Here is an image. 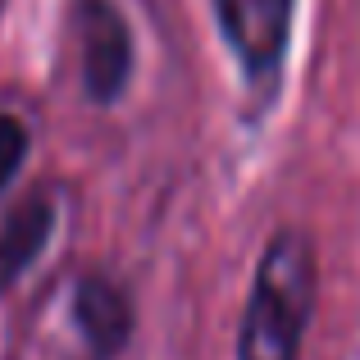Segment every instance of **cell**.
I'll return each mask as SVG.
<instances>
[{
  "label": "cell",
  "mask_w": 360,
  "mask_h": 360,
  "mask_svg": "<svg viewBox=\"0 0 360 360\" xmlns=\"http://www.w3.org/2000/svg\"><path fill=\"white\" fill-rule=\"evenodd\" d=\"M73 315H78V328L82 338L91 342L96 360H110L123 347L132 328V306L128 297L105 278H82L78 283V297H73Z\"/></svg>",
  "instance_id": "277c9868"
},
{
  "label": "cell",
  "mask_w": 360,
  "mask_h": 360,
  "mask_svg": "<svg viewBox=\"0 0 360 360\" xmlns=\"http://www.w3.org/2000/svg\"><path fill=\"white\" fill-rule=\"evenodd\" d=\"M27 155V132L14 115H0V187L14 178V169L23 165Z\"/></svg>",
  "instance_id": "8992f818"
},
{
  "label": "cell",
  "mask_w": 360,
  "mask_h": 360,
  "mask_svg": "<svg viewBox=\"0 0 360 360\" xmlns=\"http://www.w3.org/2000/svg\"><path fill=\"white\" fill-rule=\"evenodd\" d=\"M78 41H82V78L91 101H115L132 69L128 23L110 0H82L78 5Z\"/></svg>",
  "instance_id": "3957f363"
},
{
  "label": "cell",
  "mask_w": 360,
  "mask_h": 360,
  "mask_svg": "<svg viewBox=\"0 0 360 360\" xmlns=\"http://www.w3.org/2000/svg\"><path fill=\"white\" fill-rule=\"evenodd\" d=\"M219 27L251 78H269L288 51L292 0H214Z\"/></svg>",
  "instance_id": "7a4b0ae2"
},
{
  "label": "cell",
  "mask_w": 360,
  "mask_h": 360,
  "mask_svg": "<svg viewBox=\"0 0 360 360\" xmlns=\"http://www.w3.org/2000/svg\"><path fill=\"white\" fill-rule=\"evenodd\" d=\"M315 251L301 233H278L255 264L238 360H297L315 310Z\"/></svg>",
  "instance_id": "6da1fadb"
},
{
  "label": "cell",
  "mask_w": 360,
  "mask_h": 360,
  "mask_svg": "<svg viewBox=\"0 0 360 360\" xmlns=\"http://www.w3.org/2000/svg\"><path fill=\"white\" fill-rule=\"evenodd\" d=\"M51 224H55V214L46 201H23L5 219V229H0V288H9L41 255L46 238H51Z\"/></svg>",
  "instance_id": "5b68a950"
}]
</instances>
